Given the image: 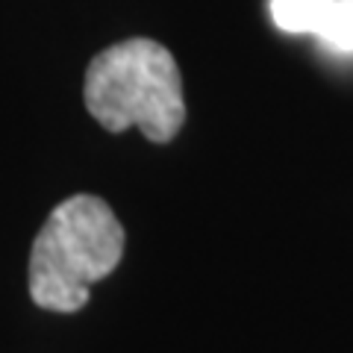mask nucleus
<instances>
[{
	"label": "nucleus",
	"instance_id": "nucleus-2",
	"mask_svg": "<svg viewBox=\"0 0 353 353\" xmlns=\"http://www.w3.org/2000/svg\"><path fill=\"white\" fill-rule=\"evenodd\" d=\"M85 109L109 132L139 127L150 141H171L185 121L180 68L150 39L118 41L85 71Z\"/></svg>",
	"mask_w": 353,
	"mask_h": 353
},
{
	"label": "nucleus",
	"instance_id": "nucleus-1",
	"mask_svg": "<svg viewBox=\"0 0 353 353\" xmlns=\"http://www.w3.org/2000/svg\"><path fill=\"white\" fill-rule=\"evenodd\" d=\"M124 256V227L106 201L74 194L44 221L30 253V297L50 312H77L92 283L109 277Z\"/></svg>",
	"mask_w": 353,
	"mask_h": 353
},
{
	"label": "nucleus",
	"instance_id": "nucleus-4",
	"mask_svg": "<svg viewBox=\"0 0 353 353\" xmlns=\"http://www.w3.org/2000/svg\"><path fill=\"white\" fill-rule=\"evenodd\" d=\"M315 36L339 50H353V0H330V9Z\"/></svg>",
	"mask_w": 353,
	"mask_h": 353
},
{
	"label": "nucleus",
	"instance_id": "nucleus-3",
	"mask_svg": "<svg viewBox=\"0 0 353 353\" xmlns=\"http://www.w3.org/2000/svg\"><path fill=\"white\" fill-rule=\"evenodd\" d=\"M330 0H271V18L283 32H318Z\"/></svg>",
	"mask_w": 353,
	"mask_h": 353
}]
</instances>
